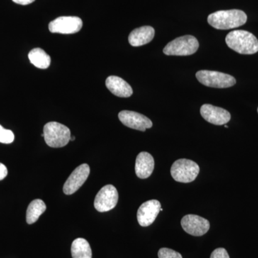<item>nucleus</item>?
Instances as JSON below:
<instances>
[{
	"mask_svg": "<svg viewBox=\"0 0 258 258\" xmlns=\"http://www.w3.org/2000/svg\"><path fill=\"white\" fill-rule=\"evenodd\" d=\"M247 15L242 10H220L209 15L208 23L217 30L239 28L247 22Z\"/></svg>",
	"mask_w": 258,
	"mask_h": 258,
	"instance_id": "nucleus-1",
	"label": "nucleus"
},
{
	"mask_svg": "<svg viewBox=\"0 0 258 258\" xmlns=\"http://www.w3.org/2000/svg\"><path fill=\"white\" fill-rule=\"evenodd\" d=\"M227 46L242 55H252L258 52V40L245 30H234L225 38Z\"/></svg>",
	"mask_w": 258,
	"mask_h": 258,
	"instance_id": "nucleus-2",
	"label": "nucleus"
},
{
	"mask_svg": "<svg viewBox=\"0 0 258 258\" xmlns=\"http://www.w3.org/2000/svg\"><path fill=\"white\" fill-rule=\"evenodd\" d=\"M44 139L49 147L61 148L71 141V131L67 126L57 122H49L43 128Z\"/></svg>",
	"mask_w": 258,
	"mask_h": 258,
	"instance_id": "nucleus-3",
	"label": "nucleus"
},
{
	"mask_svg": "<svg viewBox=\"0 0 258 258\" xmlns=\"http://www.w3.org/2000/svg\"><path fill=\"white\" fill-rule=\"evenodd\" d=\"M199 48V42L192 35L176 38L166 45L164 53L166 55L186 56L195 54Z\"/></svg>",
	"mask_w": 258,
	"mask_h": 258,
	"instance_id": "nucleus-4",
	"label": "nucleus"
},
{
	"mask_svg": "<svg viewBox=\"0 0 258 258\" xmlns=\"http://www.w3.org/2000/svg\"><path fill=\"white\" fill-rule=\"evenodd\" d=\"M199 173L200 166L196 162L189 159H178L171 168V176L178 182H191L198 177Z\"/></svg>",
	"mask_w": 258,
	"mask_h": 258,
	"instance_id": "nucleus-5",
	"label": "nucleus"
},
{
	"mask_svg": "<svg viewBox=\"0 0 258 258\" xmlns=\"http://www.w3.org/2000/svg\"><path fill=\"white\" fill-rule=\"evenodd\" d=\"M196 77L202 84L208 87L230 88L236 83V80L233 76L218 71L203 70L197 73Z\"/></svg>",
	"mask_w": 258,
	"mask_h": 258,
	"instance_id": "nucleus-6",
	"label": "nucleus"
},
{
	"mask_svg": "<svg viewBox=\"0 0 258 258\" xmlns=\"http://www.w3.org/2000/svg\"><path fill=\"white\" fill-rule=\"evenodd\" d=\"M118 201V193L116 188L111 184L106 185L97 194L94 200V207L97 211L105 212L113 210Z\"/></svg>",
	"mask_w": 258,
	"mask_h": 258,
	"instance_id": "nucleus-7",
	"label": "nucleus"
},
{
	"mask_svg": "<svg viewBox=\"0 0 258 258\" xmlns=\"http://www.w3.org/2000/svg\"><path fill=\"white\" fill-rule=\"evenodd\" d=\"M83 27V21L78 17L64 16L55 19L49 24V30L52 33L74 34Z\"/></svg>",
	"mask_w": 258,
	"mask_h": 258,
	"instance_id": "nucleus-8",
	"label": "nucleus"
},
{
	"mask_svg": "<svg viewBox=\"0 0 258 258\" xmlns=\"http://www.w3.org/2000/svg\"><path fill=\"white\" fill-rule=\"evenodd\" d=\"M183 230L192 236H203L210 230V224L206 219L195 215H187L181 221Z\"/></svg>",
	"mask_w": 258,
	"mask_h": 258,
	"instance_id": "nucleus-9",
	"label": "nucleus"
},
{
	"mask_svg": "<svg viewBox=\"0 0 258 258\" xmlns=\"http://www.w3.org/2000/svg\"><path fill=\"white\" fill-rule=\"evenodd\" d=\"M118 118L122 123L128 128L145 132L151 128L153 123L152 120L145 115L131 111H122L118 113Z\"/></svg>",
	"mask_w": 258,
	"mask_h": 258,
	"instance_id": "nucleus-10",
	"label": "nucleus"
},
{
	"mask_svg": "<svg viewBox=\"0 0 258 258\" xmlns=\"http://www.w3.org/2000/svg\"><path fill=\"white\" fill-rule=\"evenodd\" d=\"M90 166L87 164H81L78 166L63 186V191L66 195H71L76 192L86 182L90 174Z\"/></svg>",
	"mask_w": 258,
	"mask_h": 258,
	"instance_id": "nucleus-11",
	"label": "nucleus"
},
{
	"mask_svg": "<svg viewBox=\"0 0 258 258\" xmlns=\"http://www.w3.org/2000/svg\"><path fill=\"white\" fill-rule=\"evenodd\" d=\"M161 205L157 200H149L141 205L137 212V220L142 227H148L155 221L161 211Z\"/></svg>",
	"mask_w": 258,
	"mask_h": 258,
	"instance_id": "nucleus-12",
	"label": "nucleus"
},
{
	"mask_svg": "<svg viewBox=\"0 0 258 258\" xmlns=\"http://www.w3.org/2000/svg\"><path fill=\"white\" fill-rule=\"evenodd\" d=\"M200 113L204 119L214 125H225L231 118L230 112L211 104H204L200 108Z\"/></svg>",
	"mask_w": 258,
	"mask_h": 258,
	"instance_id": "nucleus-13",
	"label": "nucleus"
},
{
	"mask_svg": "<svg viewBox=\"0 0 258 258\" xmlns=\"http://www.w3.org/2000/svg\"><path fill=\"white\" fill-rule=\"evenodd\" d=\"M106 86L113 95L120 98H128L133 94L132 86L118 76H109L106 79Z\"/></svg>",
	"mask_w": 258,
	"mask_h": 258,
	"instance_id": "nucleus-14",
	"label": "nucleus"
},
{
	"mask_svg": "<svg viewBox=\"0 0 258 258\" xmlns=\"http://www.w3.org/2000/svg\"><path fill=\"white\" fill-rule=\"evenodd\" d=\"M154 169V159L150 154L141 152L136 160V174L140 179H147L152 175Z\"/></svg>",
	"mask_w": 258,
	"mask_h": 258,
	"instance_id": "nucleus-15",
	"label": "nucleus"
},
{
	"mask_svg": "<svg viewBox=\"0 0 258 258\" xmlns=\"http://www.w3.org/2000/svg\"><path fill=\"white\" fill-rule=\"evenodd\" d=\"M154 35H155V30L152 27H141L131 32L128 36V42L132 46H142L152 41Z\"/></svg>",
	"mask_w": 258,
	"mask_h": 258,
	"instance_id": "nucleus-16",
	"label": "nucleus"
},
{
	"mask_svg": "<svg viewBox=\"0 0 258 258\" xmlns=\"http://www.w3.org/2000/svg\"><path fill=\"white\" fill-rule=\"evenodd\" d=\"M71 254L73 258H92L91 246L88 241L83 238H78L73 242Z\"/></svg>",
	"mask_w": 258,
	"mask_h": 258,
	"instance_id": "nucleus-17",
	"label": "nucleus"
},
{
	"mask_svg": "<svg viewBox=\"0 0 258 258\" xmlns=\"http://www.w3.org/2000/svg\"><path fill=\"white\" fill-rule=\"evenodd\" d=\"M29 60L37 69H47L50 66L51 58L41 48L32 49L28 54Z\"/></svg>",
	"mask_w": 258,
	"mask_h": 258,
	"instance_id": "nucleus-18",
	"label": "nucleus"
},
{
	"mask_svg": "<svg viewBox=\"0 0 258 258\" xmlns=\"http://www.w3.org/2000/svg\"><path fill=\"white\" fill-rule=\"evenodd\" d=\"M46 210V205L41 200H35L29 205L26 213V221L29 225L36 222L43 212Z\"/></svg>",
	"mask_w": 258,
	"mask_h": 258,
	"instance_id": "nucleus-19",
	"label": "nucleus"
},
{
	"mask_svg": "<svg viewBox=\"0 0 258 258\" xmlns=\"http://www.w3.org/2000/svg\"><path fill=\"white\" fill-rule=\"evenodd\" d=\"M15 135L12 131L5 129L0 125V143L11 144L14 142Z\"/></svg>",
	"mask_w": 258,
	"mask_h": 258,
	"instance_id": "nucleus-20",
	"label": "nucleus"
},
{
	"mask_svg": "<svg viewBox=\"0 0 258 258\" xmlns=\"http://www.w3.org/2000/svg\"><path fill=\"white\" fill-rule=\"evenodd\" d=\"M159 258H182L181 254L179 252H176L173 249L166 248H161L158 252Z\"/></svg>",
	"mask_w": 258,
	"mask_h": 258,
	"instance_id": "nucleus-21",
	"label": "nucleus"
},
{
	"mask_svg": "<svg viewBox=\"0 0 258 258\" xmlns=\"http://www.w3.org/2000/svg\"><path fill=\"white\" fill-rule=\"evenodd\" d=\"M210 258H230V256L225 248L220 247V248L215 249L212 252Z\"/></svg>",
	"mask_w": 258,
	"mask_h": 258,
	"instance_id": "nucleus-22",
	"label": "nucleus"
},
{
	"mask_svg": "<svg viewBox=\"0 0 258 258\" xmlns=\"http://www.w3.org/2000/svg\"><path fill=\"white\" fill-rule=\"evenodd\" d=\"M8 171L6 166L0 163V181L3 180L8 176Z\"/></svg>",
	"mask_w": 258,
	"mask_h": 258,
	"instance_id": "nucleus-23",
	"label": "nucleus"
},
{
	"mask_svg": "<svg viewBox=\"0 0 258 258\" xmlns=\"http://www.w3.org/2000/svg\"><path fill=\"white\" fill-rule=\"evenodd\" d=\"M15 3L21 5H28L34 3L35 0H13Z\"/></svg>",
	"mask_w": 258,
	"mask_h": 258,
	"instance_id": "nucleus-24",
	"label": "nucleus"
},
{
	"mask_svg": "<svg viewBox=\"0 0 258 258\" xmlns=\"http://www.w3.org/2000/svg\"><path fill=\"white\" fill-rule=\"evenodd\" d=\"M75 139H76V137H71V141H74Z\"/></svg>",
	"mask_w": 258,
	"mask_h": 258,
	"instance_id": "nucleus-25",
	"label": "nucleus"
},
{
	"mask_svg": "<svg viewBox=\"0 0 258 258\" xmlns=\"http://www.w3.org/2000/svg\"><path fill=\"white\" fill-rule=\"evenodd\" d=\"M225 128H228V126H227V125H225Z\"/></svg>",
	"mask_w": 258,
	"mask_h": 258,
	"instance_id": "nucleus-26",
	"label": "nucleus"
},
{
	"mask_svg": "<svg viewBox=\"0 0 258 258\" xmlns=\"http://www.w3.org/2000/svg\"><path fill=\"white\" fill-rule=\"evenodd\" d=\"M257 112H258V108H257Z\"/></svg>",
	"mask_w": 258,
	"mask_h": 258,
	"instance_id": "nucleus-27",
	"label": "nucleus"
}]
</instances>
